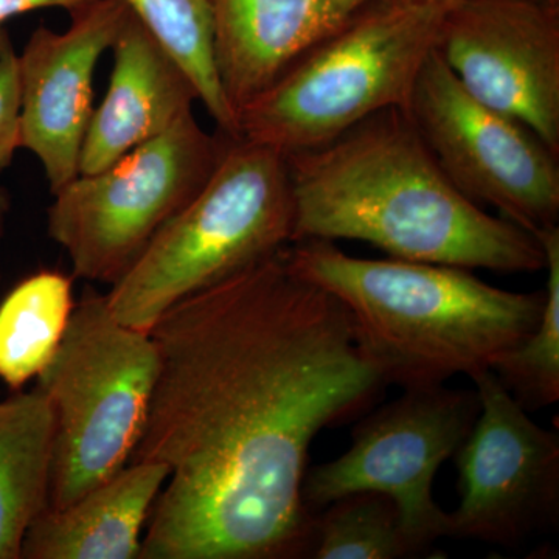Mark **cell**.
I'll list each match as a JSON object with an SVG mask.
<instances>
[{
  "mask_svg": "<svg viewBox=\"0 0 559 559\" xmlns=\"http://www.w3.org/2000/svg\"><path fill=\"white\" fill-rule=\"evenodd\" d=\"M407 116L471 201L536 235L558 226L559 154L521 121L466 92L436 49L412 87Z\"/></svg>",
  "mask_w": 559,
  "mask_h": 559,
  "instance_id": "obj_9",
  "label": "cell"
},
{
  "mask_svg": "<svg viewBox=\"0 0 559 559\" xmlns=\"http://www.w3.org/2000/svg\"><path fill=\"white\" fill-rule=\"evenodd\" d=\"M285 154L229 139L205 186L106 294L124 325L150 331L180 300L293 245Z\"/></svg>",
  "mask_w": 559,
  "mask_h": 559,
  "instance_id": "obj_4",
  "label": "cell"
},
{
  "mask_svg": "<svg viewBox=\"0 0 559 559\" xmlns=\"http://www.w3.org/2000/svg\"><path fill=\"white\" fill-rule=\"evenodd\" d=\"M285 249L180 300L150 330L159 373L130 462L170 476L140 559L314 550L316 513L301 495L312 440L367 412L385 384L347 308L297 277Z\"/></svg>",
  "mask_w": 559,
  "mask_h": 559,
  "instance_id": "obj_1",
  "label": "cell"
},
{
  "mask_svg": "<svg viewBox=\"0 0 559 559\" xmlns=\"http://www.w3.org/2000/svg\"><path fill=\"white\" fill-rule=\"evenodd\" d=\"M128 13L123 0H94L70 11L66 32L39 25L17 55L21 150L40 162L51 194L80 175L81 148L94 112L95 69Z\"/></svg>",
  "mask_w": 559,
  "mask_h": 559,
  "instance_id": "obj_12",
  "label": "cell"
},
{
  "mask_svg": "<svg viewBox=\"0 0 559 559\" xmlns=\"http://www.w3.org/2000/svg\"><path fill=\"white\" fill-rule=\"evenodd\" d=\"M193 112L92 175L53 193L47 230L73 277L112 286L151 240L205 186L226 150Z\"/></svg>",
  "mask_w": 559,
  "mask_h": 559,
  "instance_id": "obj_7",
  "label": "cell"
},
{
  "mask_svg": "<svg viewBox=\"0 0 559 559\" xmlns=\"http://www.w3.org/2000/svg\"><path fill=\"white\" fill-rule=\"evenodd\" d=\"M72 278L40 271L0 304V380L20 390L53 358L73 311Z\"/></svg>",
  "mask_w": 559,
  "mask_h": 559,
  "instance_id": "obj_17",
  "label": "cell"
},
{
  "mask_svg": "<svg viewBox=\"0 0 559 559\" xmlns=\"http://www.w3.org/2000/svg\"><path fill=\"white\" fill-rule=\"evenodd\" d=\"M167 466L130 462L61 510H46L22 543V559H140L143 532Z\"/></svg>",
  "mask_w": 559,
  "mask_h": 559,
  "instance_id": "obj_15",
  "label": "cell"
},
{
  "mask_svg": "<svg viewBox=\"0 0 559 559\" xmlns=\"http://www.w3.org/2000/svg\"><path fill=\"white\" fill-rule=\"evenodd\" d=\"M91 2L94 0H0V27H3L7 21L32 11L62 9L70 13Z\"/></svg>",
  "mask_w": 559,
  "mask_h": 559,
  "instance_id": "obj_22",
  "label": "cell"
},
{
  "mask_svg": "<svg viewBox=\"0 0 559 559\" xmlns=\"http://www.w3.org/2000/svg\"><path fill=\"white\" fill-rule=\"evenodd\" d=\"M224 97L238 112L380 0H210Z\"/></svg>",
  "mask_w": 559,
  "mask_h": 559,
  "instance_id": "obj_13",
  "label": "cell"
},
{
  "mask_svg": "<svg viewBox=\"0 0 559 559\" xmlns=\"http://www.w3.org/2000/svg\"><path fill=\"white\" fill-rule=\"evenodd\" d=\"M289 270L347 308L360 355L384 384L417 389L491 369L538 325L546 290L511 293L448 264L349 257L294 242Z\"/></svg>",
  "mask_w": 559,
  "mask_h": 559,
  "instance_id": "obj_3",
  "label": "cell"
},
{
  "mask_svg": "<svg viewBox=\"0 0 559 559\" xmlns=\"http://www.w3.org/2000/svg\"><path fill=\"white\" fill-rule=\"evenodd\" d=\"M21 150L20 57L9 33L0 27V170H5Z\"/></svg>",
  "mask_w": 559,
  "mask_h": 559,
  "instance_id": "obj_21",
  "label": "cell"
},
{
  "mask_svg": "<svg viewBox=\"0 0 559 559\" xmlns=\"http://www.w3.org/2000/svg\"><path fill=\"white\" fill-rule=\"evenodd\" d=\"M157 373L150 331L116 319L106 294L84 290L36 382L55 425L47 510L64 509L130 462Z\"/></svg>",
  "mask_w": 559,
  "mask_h": 559,
  "instance_id": "obj_6",
  "label": "cell"
},
{
  "mask_svg": "<svg viewBox=\"0 0 559 559\" xmlns=\"http://www.w3.org/2000/svg\"><path fill=\"white\" fill-rule=\"evenodd\" d=\"M10 212V197L5 189L0 187V237H2L3 230H5L7 216Z\"/></svg>",
  "mask_w": 559,
  "mask_h": 559,
  "instance_id": "obj_24",
  "label": "cell"
},
{
  "mask_svg": "<svg viewBox=\"0 0 559 559\" xmlns=\"http://www.w3.org/2000/svg\"><path fill=\"white\" fill-rule=\"evenodd\" d=\"M479 417L454 455L460 503L448 536L514 547L557 528L559 436L536 425L492 370L471 374Z\"/></svg>",
  "mask_w": 559,
  "mask_h": 559,
  "instance_id": "obj_10",
  "label": "cell"
},
{
  "mask_svg": "<svg viewBox=\"0 0 559 559\" xmlns=\"http://www.w3.org/2000/svg\"><path fill=\"white\" fill-rule=\"evenodd\" d=\"M540 2L554 3V5H559V0H540Z\"/></svg>",
  "mask_w": 559,
  "mask_h": 559,
  "instance_id": "obj_25",
  "label": "cell"
},
{
  "mask_svg": "<svg viewBox=\"0 0 559 559\" xmlns=\"http://www.w3.org/2000/svg\"><path fill=\"white\" fill-rule=\"evenodd\" d=\"M479 412L476 389L440 384L404 390L400 399L360 419L341 457L307 471L304 502L316 513L352 492L389 496L412 546L423 554L448 536V513L432 496L437 471L457 454Z\"/></svg>",
  "mask_w": 559,
  "mask_h": 559,
  "instance_id": "obj_8",
  "label": "cell"
},
{
  "mask_svg": "<svg viewBox=\"0 0 559 559\" xmlns=\"http://www.w3.org/2000/svg\"><path fill=\"white\" fill-rule=\"evenodd\" d=\"M388 2L400 3V5L412 7V9H421L436 11V13L447 14L448 11L468 2V0H388Z\"/></svg>",
  "mask_w": 559,
  "mask_h": 559,
  "instance_id": "obj_23",
  "label": "cell"
},
{
  "mask_svg": "<svg viewBox=\"0 0 559 559\" xmlns=\"http://www.w3.org/2000/svg\"><path fill=\"white\" fill-rule=\"evenodd\" d=\"M131 13L189 75L198 98L226 138L237 139V119L221 87L213 46L210 0H123Z\"/></svg>",
  "mask_w": 559,
  "mask_h": 559,
  "instance_id": "obj_18",
  "label": "cell"
},
{
  "mask_svg": "<svg viewBox=\"0 0 559 559\" xmlns=\"http://www.w3.org/2000/svg\"><path fill=\"white\" fill-rule=\"evenodd\" d=\"M444 14L380 2L308 51L238 112L237 139L288 154L406 108Z\"/></svg>",
  "mask_w": 559,
  "mask_h": 559,
  "instance_id": "obj_5",
  "label": "cell"
},
{
  "mask_svg": "<svg viewBox=\"0 0 559 559\" xmlns=\"http://www.w3.org/2000/svg\"><path fill=\"white\" fill-rule=\"evenodd\" d=\"M316 516L318 559H400L418 557L404 532L399 507L381 492H352Z\"/></svg>",
  "mask_w": 559,
  "mask_h": 559,
  "instance_id": "obj_20",
  "label": "cell"
},
{
  "mask_svg": "<svg viewBox=\"0 0 559 559\" xmlns=\"http://www.w3.org/2000/svg\"><path fill=\"white\" fill-rule=\"evenodd\" d=\"M114 68L105 100L94 108L80 157V175L109 167L193 112L198 92L189 75L128 13L110 47Z\"/></svg>",
  "mask_w": 559,
  "mask_h": 559,
  "instance_id": "obj_14",
  "label": "cell"
},
{
  "mask_svg": "<svg viewBox=\"0 0 559 559\" xmlns=\"http://www.w3.org/2000/svg\"><path fill=\"white\" fill-rule=\"evenodd\" d=\"M433 49L476 100L559 154V5L468 0L444 14Z\"/></svg>",
  "mask_w": 559,
  "mask_h": 559,
  "instance_id": "obj_11",
  "label": "cell"
},
{
  "mask_svg": "<svg viewBox=\"0 0 559 559\" xmlns=\"http://www.w3.org/2000/svg\"><path fill=\"white\" fill-rule=\"evenodd\" d=\"M546 252V304L536 329L500 355L491 369L525 411L559 400V227L535 235Z\"/></svg>",
  "mask_w": 559,
  "mask_h": 559,
  "instance_id": "obj_19",
  "label": "cell"
},
{
  "mask_svg": "<svg viewBox=\"0 0 559 559\" xmlns=\"http://www.w3.org/2000/svg\"><path fill=\"white\" fill-rule=\"evenodd\" d=\"M53 439L38 389L0 401V559H21L28 528L49 509Z\"/></svg>",
  "mask_w": 559,
  "mask_h": 559,
  "instance_id": "obj_16",
  "label": "cell"
},
{
  "mask_svg": "<svg viewBox=\"0 0 559 559\" xmlns=\"http://www.w3.org/2000/svg\"><path fill=\"white\" fill-rule=\"evenodd\" d=\"M294 242H369L392 259L463 270L538 272V238L459 190L404 108L288 154Z\"/></svg>",
  "mask_w": 559,
  "mask_h": 559,
  "instance_id": "obj_2",
  "label": "cell"
}]
</instances>
